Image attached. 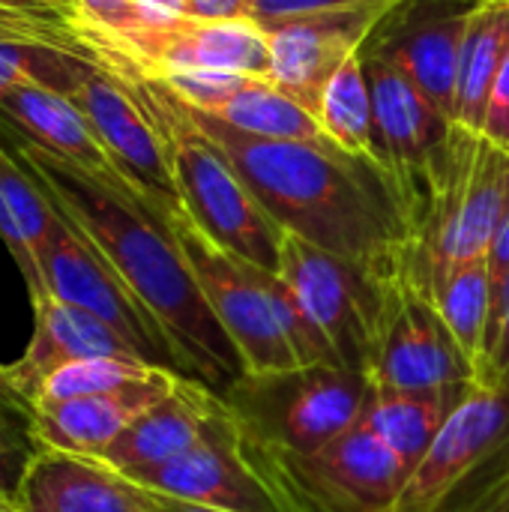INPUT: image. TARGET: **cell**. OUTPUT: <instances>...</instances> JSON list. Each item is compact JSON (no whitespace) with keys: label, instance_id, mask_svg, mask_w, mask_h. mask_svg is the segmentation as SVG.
Segmentation results:
<instances>
[{"label":"cell","instance_id":"1","mask_svg":"<svg viewBox=\"0 0 509 512\" xmlns=\"http://www.w3.org/2000/svg\"><path fill=\"white\" fill-rule=\"evenodd\" d=\"M15 153L51 204L102 252L153 315L177 351L183 372L219 396L237 384L246 375L243 363L213 318L168 216L126 183L102 180L33 144H18Z\"/></svg>","mask_w":509,"mask_h":512},{"label":"cell","instance_id":"2","mask_svg":"<svg viewBox=\"0 0 509 512\" xmlns=\"http://www.w3.org/2000/svg\"><path fill=\"white\" fill-rule=\"evenodd\" d=\"M186 111L225 150L285 234L372 273L405 264L411 225L393 180L378 162L339 147L243 135L216 117Z\"/></svg>","mask_w":509,"mask_h":512},{"label":"cell","instance_id":"3","mask_svg":"<svg viewBox=\"0 0 509 512\" xmlns=\"http://www.w3.org/2000/svg\"><path fill=\"white\" fill-rule=\"evenodd\" d=\"M132 78V75H129ZM168 144L183 216L219 249L279 273L285 231L243 183L225 150L159 84L135 78Z\"/></svg>","mask_w":509,"mask_h":512},{"label":"cell","instance_id":"4","mask_svg":"<svg viewBox=\"0 0 509 512\" xmlns=\"http://www.w3.org/2000/svg\"><path fill=\"white\" fill-rule=\"evenodd\" d=\"M507 213L509 153L456 123L447 168L411 222L408 279L429 297L444 270L489 255Z\"/></svg>","mask_w":509,"mask_h":512},{"label":"cell","instance_id":"5","mask_svg":"<svg viewBox=\"0 0 509 512\" xmlns=\"http://www.w3.org/2000/svg\"><path fill=\"white\" fill-rule=\"evenodd\" d=\"M372 381L345 366H297L270 375H243L222 399L243 438L276 456L324 447L363 420Z\"/></svg>","mask_w":509,"mask_h":512},{"label":"cell","instance_id":"6","mask_svg":"<svg viewBox=\"0 0 509 512\" xmlns=\"http://www.w3.org/2000/svg\"><path fill=\"white\" fill-rule=\"evenodd\" d=\"M249 453L276 483L288 512H393L408 468L363 426V420L300 456Z\"/></svg>","mask_w":509,"mask_h":512},{"label":"cell","instance_id":"7","mask_svg":"<svg viewBox=\"0 0 509 512\" xmlns=\"http://www.w3.org/2000/svg\"><path fill=\"white\" fill-rule=\"evenodd\" d=\"M363 63L375 108V162L393 180L411 225L447 168L456 123L387 57L363 48Z\"/></svg>","mask_w":509,"mask_h":512},{"label":"cell","instance_id":"8","mask_svg":"<svg viewBox=\"0 0 509 512\" xmlns=\"http://www.w3.org/2000/svg\"><path fill=\"white\" fill-rule=\"evenodd\" d=\"M381 294V318L366 369L375 390L432 393L474 381L471 363L435 303L408 279L405 264L381 273Z\"/></svg>","mask_w":509,"mask_h":512},{"label":"cell","instance_id":"9","mask_svg":"<svg viewBox=\"0 0 509 512\" xmlns=\"http://www.w3.org/2000/svg\"><path fill=\"white\" fill-rule=\"evenodd\" d=\"M168 225L198 279V288L234 345L246 375H270L297 369V360L276 324L267 294V273L207 240L183 213L168 216Z\"/></svg>","mask_w":509,"mask_h":512},{"label":"cell","instance_id":"10","mask_svg":"<svg viewBox=\"0 0 509 512\" xmlns=\"http://www.w3.org/2000/svg\"><path fill=\"white\" fill-rule=\"evenodd\" d=\"M69 99L90 120L117 174L159 213L180 216L168 144L138 81L96 60L69 90Z\"/></svg>","mask_w":509,"mask_h":512},{"label":"cell","instance_id":"11","mask_svg":"<svg viewBox=\"0 0 509 512\" xmlns=\"http://www.w3.org/2000/svg\"><path fill=\"white\" fill-rule=\"evenodd\" d=\"M279 273L321 330L333 360L345 369L366 372L381 318V273L324 252L294 234L282 240Z\"/></svg>","mask_w":509,"mask_h":512},{"label":"cell","instance_id":"12","mask_svg":"<svg viewBox=\"0 0 509 512\" xmlns=\"http://www.w3.org/2000/svg\"><path fill=\"white\" fill-rule=\"evenodd\" d=\"M509 447V396L471 381L426 456L414 465L393 512H444L462 489L495 474Z\"/></svg>","mask_w":509,"mask_h":512},{"label":"cell","instance_id":"13","mask_svg":"<svg viewBox=\"0 0 509 512\" xmlns=\"http://www.w3.org/2000/svg\"><path fill=\"white\" fill-rule=\"evenodd\" d=\"M39 270L48 297H57L69 306H78L102 318L108 327L126 336L147 363L186 375L177 351L171 348L168 336L153 321V315L138 303V297L102 258V252L60 210L39 252Z\"/></svg>","mask_w":509,"mask_h":512},{"label":"cell","instance_id":"14","mask_svg":"<svg viewBox=\"0 0 509 512\" xmlns=\"http://www.w3.org/2000/svg\"><path fill=\"white\" fill-rule=\"evenodd\" d=\"M225 402V399H222ZM150 492L225 512H288L270 474L249 453L243 429L225 405L213 429L183 456L132 474Z\"/></svg>","mask_w":509,"mask_h":512},{"label":"cell","instance_id":"15","mask_svg":"<svg viewBox=\"0 0 509 512\" xmlns=\"http://www.w3.org/2000/svg\"><path fill=\"white\" fill-rule=\"evenodd\" d=\"M477 0H402L366 39V51L396 63L420 93L456 123L459 54Z\"/></svg>","mask_w":509,"mask_h":512},{"label":"cell","instance_id":"16","mask_svg":"<svg viewBox=\"0 0 509 512\" xmlns=\"http://www.w3.org/2000/svg\"><path fill=\"white\" fill-rule=\"evenodd\" d=\"M399 3H360L264 24L270 36V84L315 114L321 90L357 54Z\"/></svg>","mask_w":509,"mask_h":512},{"label":"cell","instance_id":"17","mask_svg":"<svg viewBox=\"0 0 509 512\" xmlns=\"http://www.w3.org/2000/svg\"><path fill=\"white\" fill-rule=\"evenodd\" d=\"M93 357L144 360L138 348L102 318L57 297H45L33 303V333L24 354L12 363H0V393L24 411L54 369Z\"/></svg>","mask_w":509,"mask_h":512},{"label":"cell","instance_id":"18","mask_svg":"<svg viewBox=\"0 0 509 512\" xmlns=\"http://www.w3.org/2000/svg\"><path fill=\"white\" fill-rule=\"evenodd\" d=\"M18 512H156L153 492L96 456L36 447L15 495Z\"/></svg>","mask_w":509,"mask_h":512},{"label":"cell","instance_id":"19","mask_svg":"<svg viewBox=\"0 0 509 512\" xmlns=\"http://www.w3.org/2000/svg\"><path fill=\"white\" fill-rule=\"evenodd\" d=\"M177 381V372H162L150 381L114 393L33 405L24 411V417L36 447H51L75 456H102L126 432V426H132L150 405L168 396Z\"/></svg>","mask_w":509,"mask_h":512},{"label":"cell","instance_id":"20","mask_svg":"<svg viewBox=\"0 0 509 512\" xmlns=\"http://www.w3.org/2000/svg\"><path fill=\"white\" fill-rule=\"evenodd\" d=\"M222 411L225 402L216 390L180 375L174 390L126 426V432L96 459L126 477L150 471L192 450L213 429Z\"/></svg>","mask_w":509,"mask_h":512},{"label":"cell","instance_id":"21","mask_svg":"<svg viewBox=\"0 0 509 512\" xmlns=\"http://www.w3.org/2000/svg\"><path fill=\"white\" fill-rule=\"evenodd\" d=\"M0 123L21 135V144H33L57 159H66L102 180L126 183L111 165L99 135L84 111L54 87L27 84L12 90L0 102ZM129 186V183H126ZM132 189V186H129Z\"/></svg>","mask_w":509,"mask_h":512},{"label":"cell","instance_id":"22","mask_svg":"<svg viewBox=\"0 0 509 512\" xmlns=\"http://www.w3.org/2000/svg\"><path fill=\"white\" fill-rule=\"evenodd\" d=\"M54 222L57 210L39 180L27 171L18 153L0 144V240L24 279L30 306L48 297L39 270V252Z\"/></svg>","mask_w":509,"mask_h":512},{"label":"cell","instance_id":"23","mask_svg":"<svg viewBox=\"0 0 509 512\" xmlns=\"http://www.w3.org/2000/svg\"><path fill=\"white\" fill-rule=\"evenodd\" d=\"M465 387L453 390H432V393H396V390H375L363 411V426L408 468L426 456L432 441L438 438L441 426L465 396Z\"/></svg>","mask_w":509,"mask_h":512},{"label":"cell","instance_id":"24","mask_svg":"<svg viewBox=\"0 0 509 512\" xmlns=\"http://www.w3.org/2000/svg\"><path fill=\"white\" fill-rule=\"evenodd\" d=\"M509 57V0H477L459 54L456 123L480 132L489 93Z\"/></svg>","mask_w":509,"mask_h":512},{"label":"cell","instance_id":"25","mask_svg":"<svg viewBox=\"0 0 509 512\" xmlns=\"http://www.w3.org/2000/svg\"><path fill=\"white\" fill-rule=\"evenodd\" d=\"M429 300L444 318L450 336L474 369V381L486 369L492 345V291L486 258L462 261L441 273L432 285Z\"/></svg>","mask_w":509,"mask_h":512},{"label":"cell","instance_id":"26","mask_svg":"<svg viewBox=\"0 0 509 512\" xmlns=\"http://www.w3.org/2000/svg\"><path fill=\"white\" fill-rule=\"evenodd\" d=\"M207 117H216L219 123H225L243 135H255V138L306 141V144L336 147L333 138L318 123V117L312 111H306L300 102H294L288 93L273 87L270 81L249 78L216 114H207Z\"/></svg>","mask_w":509,"mask_h":512},{"label":"cell","instance_id":"27","mask_svg":"<svg viewBox=\"0 0 509 512\" xmlns=\"http://www.w3.org/2000/svg\"><path fill=\"white\" fill-rule=\"evenodd\" d=\"M315 117L336 147L375 162V108H372V87L363 63V48L351 54L339 66V72L327 81Z\"/></svg>","mask_w":509,"mask_h":512},{"label":"cell","instance_id":"28","mask_svg":"<svg viewBox=\"0 0 509 512\" xmlns=\"http://www.w3.org/2000/svg\"><path fill=\"white\" fill-rule=\"evenodd\" d=\"M162 372V366L144 363V360H117V357H93V360H75L60 369H54L36 390L33 405L45 402H69V399H84V396H99V393H114L141 381H150ZM24 408V411H27Z\"/></svg>","mask_w":509,"mask_h":512},{"label":"cell","instance_id":"29","mask_svg":"<svg viewBox=\"0 0 509 512\" xmlns=\"http://www.w3.org/2000/svg\"><path fill=\"white\" fill-rule=\"evenodd\" d=\"M90 63L96 57L42 42H0V102L27 84H45L69 96Z\"/></svg>","mask_w":509,"mask_h":512},{"label":"cell","instance_id":"30","mask_svg":"<svg viewBox=\"0 0 509 512\" xmlns=\"http://www.w3.org/2000/svg\"><path fill=\"white\" fill-rule=\"evenodd\" d=\"M78 21V0H0V42H42L93 57Z\"/></svg>","mask_w":509,"mask_h":512},{"label":"cell","instance_id":"31","mask_svg":"<svg viewBox=\"0 0 509 512\" xmlns=\"http://www.w3.org/2000/svg\"><path fill=\"white\" fill-rule=\"evenodd\" d=\"M33 453L36 444L24 411L0 393V501L15 504L18 483Z\"/></svg>","mask_w":509,"mask_h":512},{"label":"cell","instance_id":"32","mask_svg":"<svg viewBox=\"0 0 509 512\" xmlns=\"http://www.w3.org/2000/svg\"><path fill=\"white\" fill-rule=\"evenodd\" d=\"M486 264H489V291H492V339H495V330L501 324V315H504V306L509 300V213L507 219L501 222L492 246H489V255H486ZM492 348V345H489Z\"/></svg>","mask_w":509,"mask_h":512},{"label":"cell","instance_id":"33","mask_svg":"<svg viewBox=\"0 0 509 512\" xmlns=\"http://www.w3.org/2000/svg\"><path fill=\"white\" fill-rule=\"evenodd\" d=\"M360 3H402V0H252L249 18H255L261 27L282 21V18H297V15H312V12H327V9H342V6H360Z\"/></svg>","mask_w":509,"mask_h":512},{"label":"cell","instance_id":"34","mask_svg":"<svg viewBox=\"0 0 509 512\" xmlns=\"http://www.w3.org/2000/svg\"><path fill=\"white\" fill-rule=\"evenodd\" d=\"M480 135L489 144H495L498 150L509 153V57L507 63L501 66V72L495 78V87L489 93V105H486Z\"/></svg>","mask_w":509,"mask_h":512},{"label":"cell","instance_id":"35","mask_svg":"<svg viewBox=\"0 0 509 512\" xmlns=\"http://www.w3.org/2000/svg\"><path fill=\"white\" fill-rule=\"evenodd\" d=\"M480 384H489V387H498L509 396V300L504 306V315H501V324L495 330V339H492V348H489V360H486V369L480 372L477 378Z\"/></svg>","mask_w":509,"mask_h":512},{"label":"cell","instance_id":"36","mask_svg":"<svg viewBox=\"0 0 509 512\" xmlns=\"http://www.w3.org/2000/svg\"><path fill=\"white\" fill-rule=\"evenodd\" d=\"M141 27L168 30L192 18V0H135Z\"/></svg>","mask_w":509,"mask_h":512},{"label":"cell","instance_id":"37","mask_svg":"<svg viewBox=\"0 0 509 512\" xmlns=\"http://www.w3.org/2000/svg\"><path fill=\"white\" fill-rule=\"evenodd\" d=\"M471 512H509V447L495 474L483 483V492L477 495Z\"/></svg>","mask_w":509,"mask_h":512},{"label":"cell","instance_id":"38","mask_svg":"<svg viewBox=\"0 0 509 512\" xmlns=\"http://www.w3.org/2000/svg\"><path fill=\"white\" fill-rule=\"evenodd\" d=\"M252 0H192V18H249Z\"/></svg>","mask_w":509,"mask_h":512},{"label":"cell","instance_id":"39","mask_svg":"<svg viewBox=\"0 0 509 512\" xmlns=\"http://www.w3.org/2000/svg\"><path fill=\"white\" fill-rule=\"evenodd\" d=\"M153 501H156V512H225L201 507V504H189V501H177V498H165L159 492H153Z\"/></svg>","mask_w":509,"mask_h":512}]
</instances>
